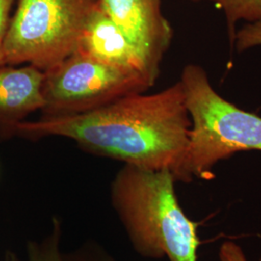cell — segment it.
<instances>
[{"instance_id":"6da1fadb","label":"cell","mask_w":261,"mask_h":261,"mask_svg":"<svg viewBox=\"0 0 261 261\" xmlns=\"http://www.w3.org/2000/svg\"><path fill=\"white\" fill-rule=\"evenodd\" d=\"M192 128L180 81L157 93L122 97L100 109L64 117L19 122L12 137H61L97 156L175 175Z\"/></svg>"},{"instance_id":"7a4b0ae2","label":"cell","mask_w":261,"mask_h":261,"mask_svg":"<svg viewBox=\"0 0 261 261\" xmlns=\"http://www.w3.org/2000/svg\"><path fill=\"white\" fill-rule=\"evenodd\" d=\"M175 183L170 170L133 165H124L112 180V206L143 257L197 261L198 224L179 204Z\"/></svg>"},{"instance_id":"3957f363","label":"cell","mask_w":261,"mask_h":261,"mask_svg":"<svg viewBox=\"0 0 261 261\" xmlns=\"http://www.w3.org/2000/svg\"><path fill=\"white\" fill-rule=\"evenodd\" d=\"M182 84L192 128L185 156L174 178L190 183L211 180L221 161L243 151H261V116L226 101L201 66L184 67Z\"/></svg>"},{"instance_id":"277c9868","label":"cell","mask_w":261,"mask_h":261,"mask_svg":"<svg viewBox=\"0 0 261 261\" xmlns=\"http://www.w3.org/2000/svg\"><path fill=\"white\" fill-rule=\"evenodd\" d=\"M99 0H17L2 47L3 65L45 72L76 50Z\"/></svg>"},{"instance_id":"5b68a950","label":"cell","mask_w":261,"mask_h":261,"mask_svg":"<svg viewBox=\"0 0 261 261\" xmlns=\"http://www.w3.org/2000/svg\"><path fill=\"white\" fill-rule=\"evenodd\" d=\"M153 85L141 75L75 51L44 72L42 117H64L100 109Z\"/></svg>"},{"instance_id":"8992f818","label":"cell","mask_w":261,"mask_h":261,"mask_svg":"<svg viewBox=\"0 0 261 261\" xmlns=\"http://www.w3.org/2000/svg\"><path fill=\"white\" fill-rule=\"evenodd\" d=\"M99 6L140 53L158 79L161 64L173 38L162 0H99Z\"/></svg>"},{"instance_id":"52a82bcc","label":"cell","mask_w":261,"mask_h":261,"mask_svg":"<svg viewBox=\"0 0 261 261\" xmlns=\"http://www.w3.org/2000/svg\"><path fill=\"white\" fill-rule=\"evenodd\" d=\"M75 51L103 64L141 75L152 85L157 81L138 49L101 9L99 3L84 28Z\"/></svg>"},{"instance_id":"ba28073f","label":"cell","mask_w":261,"mask_h":261,"mask_svg":"<svg viewBox=\"0 0 261 261\" xmlns=\"http://www.w3.org/2000/svg\"><path fill=\"white\" fill-rule=\"evenodd\" d=\"M44 72L30 65L0 66V138H12L14 127L43 108Z\"/></svg>"},{"instance_id":"9c48e42d","label":"cell","mask_w":261,"mask_h":261,"mask_svg":"<svg viewBox=\"0 0 261 261\" xmlns=\"http://www.w3.org/2000/svg\"><path fill=\"white\" fill-rule=\"evenodd\" d=\"M224 12L228 36L233 44L237 22H261V0H210Z\"/></svg>"},{"instance_id":"30bf717a","label":"cell","mask_w":261,"mask_h":261,"mask_svg":"<svg viewBox=\"0 0 261 261\" xmlns=\"http://www.w3.org/2000/svg\"><path fill=\"white\" fill-rule=\"evenodd\" d=\"M61 224L54 219L53 230L42 241H33L28 244V261H65L60 250Z\"/></svg>"},{"instance_id":"8fae6325","label":"cell","mask_w":261,"mask_h":261,"mask_svg":"<svg viewBox=\"0 0 261 261\" xmlns=\"http://www.w3.org/2000/svg\"><path fill=\"white\" fill-rule=\"evenodd\" d=\"M237 51L242 53L252 47H261V22H247L236 31L233 44Z\"/></svg>"},{"instance_id":"7c38bea8","label":"cell","mask_w":261,"mask_h":261,"mask_svg":"<svg viewBox=\"0 0 261 261\" xmlns=\"http://www.w3.org/2000/svg\"><path fill=\"white\" fill-rule=\"evenodd\" d=\"M65 261H115L97 246H84L79 251L64 255Z\"/></svg>"},{"instance_id":"4fadbf2b","label":"cell","mask_w":261,"mask_h":261,"mask_svg":"<svg viewBox=\"0 0 261 261\" xmlns=\"http://www.w3.org/2000/svg\"><path fill=\"white\" fill-rule=\"evenodd\" d=\"M16 2L17 0H0V66L3 65L2 47Z\"/></svg>"},{"instance_id":"5bb4252c","label":"cell","mask_w":261,"mask_h":261,"mask_svg":"<svg viewBox=\"0 0 261 261\" xmlns=\"http://www.w3.org/2000/svg\"><path fill=\"white\" fill-rule=\"evenodd\" d=\"M219 261H249L242 248L233 241H224L219 249Z\"/></svg>"},{"instance_id":"9a60e30c","label":"cell","mask_w":261,"mask_h":261,"mask_svg":"<svg viewBox=\"0 0 261 261\" xmlns=\"http://www.w3.org/2000/svg\"><path fill=\"white\" fill-rule=\"evenodd\" d=\"M5 261H19L14 252H7L5 255Z\"/></svg>"},{"instance_id":"2e32d148","label":"cell","mask_w":261,"mask_h":261,"mask_svg":"<svg viewBox=\"0 0 261 261\" xmlns=\"http://www.w3.org/2000/svg\"><path fill=\"white\" fill-rule=\"evenodd\" d=\"M191 1H194V2H198L199 0H191Z\"/></svg>"},{"instance_id":"e0dca14e","label":"cell","mask_w":261,"mask_h":261,"mask_svg":"<svg viewBox=\"0 0 261 261\" xmlns=\"http://www.w3.org/2000/svg\"><path fill=\"white\" fill-rule=\"evenodd\" d=\"M260 261H261V256H260Z\"/></svg>"}]
</instances>
